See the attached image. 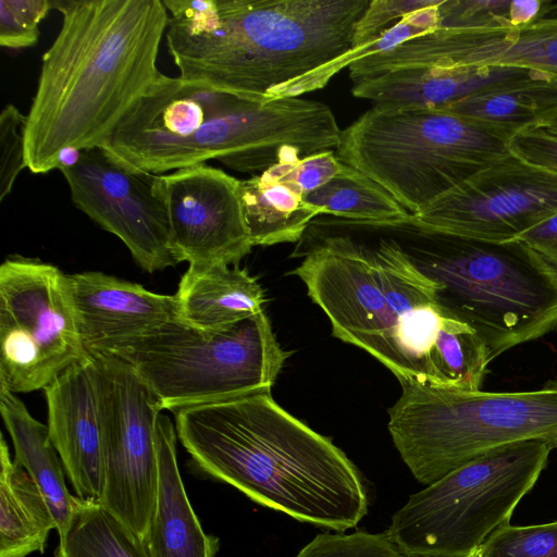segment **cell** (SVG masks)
<instances>
[{"mask_svg":"<svg viewBox=\"0 0 557 557\" xmlns=\"http://www.w3.org/2000/svg\"><path fill=\"white\" fill-rule=\"evenodd\" d=\"M412 226L418 242L404 249L440 285L441 302L476 332L491 361L557 331V270L524 243Z\"/></svg>","mask_w":557,"mask_h":557,"instance_id":"5b68a950","label":"cell"},{"mask_svg":"<svg viewBox=\"0 0 557 557\" xmlns=\"http://www.w3.org/2000/svg\"><path fill=\"white\" fill-rule=\"evenodd\" d=\"M508 139L445 111L372 106L342 131L336 154L413 215L508 154Z\"/></svg>","mask_w":557,"mask_h":557,"instance_id":"52a82bcc","label":"cell"},{"mask_svg":"<svg viewBox=\"0 0 557 557\" xmlns=\"http://www.w3.org/2000/svg\"><path fill=\"white\" fill-rule=\"evenodd\" d=\"M259 121L260 103L162 74L103 148L158 175L208 160L250 174Z\"/></svg>","mask_w":557,"mask_h":557,"instance_id":"9c48e42d","label":"cell"},{"mask_svg":"<svg viewBox=\"0 0 557 557\" xmlns=\"http://www.w3.org/2000/svg\"><path fill=\"white\" fill-rule=\"evenodd\" d=\"M354 168L344 163L333 151H324L296 161L292 166L293 178L304 196L331 180L348 174Z\"/></svg>","mask_w":557,"mask_h":557,"instance_id":"e575fe53","label":"cell"},{"mask_svg":"<svg viewBox=\"0 0 557 557\" xmlns=\"http://www.w3.org/2000/svg\"><path fill=\"white\" fill-rule=\"evenodd\" d=\"M107 356L129 363L161 410L271 389L290 352L276 339L264 310L206 331L172 319Z\"/></svg>","mask_w":557,"mask_h":557,"instance_id":"ba28073f","label":"cell"},{"mask_svg":"<svg viewBox=\"0 0 557 557\" xmlns=\"http://www.w3.org/2000/svg\"><path fill=\"white\" fill-rule=\"evenodd\" d=\"M176 431L160 413L156 438L158 488L143 540L149 557H215L219 540L205 533L186 494L176 459Z\"/></svg>","mask_w":557,"mask_h":557,"instance_id":"ffe728a7","label":"cell"},{"mask_svg":"<svg viewBox=\"0 0 557 557\" xmlns=\"http://www.w3.org/2000/svg\"><path fill=\"white\" fill-rule=\"evenodd\" d=\"M300 159L281 161L272 168L239 180V196L252 246L298 240L311 221L322 214L305 200L292 166Z\"/></svg>","mask_w":557,"mask_h":557,"instance_id":"7402d4cb","label":"cell"},{"mask_svg":"<svg viewBox=\"0 0 557 557\" xmlns=\"http://www.w3.org/2000/svg\"><path fill=\"white\" fill-rule=\"evenodd\" d=\"M557 270V213L517 238Z\"/></svg>","mask_w":557,"mask_h":557,"instance_id":"d590c367","label":"cell"},{"mask_svg":"<svg viewBox=\"0 0 557 557\" xmlns=\"http://www.w3.org/2000/svg\"><path fill=\"white\" fill-rule=\"evenodd\" d=\"M544 1L515 0L509 5V23L513 26L527 25L542 17Z\"/></svg>","mask_w":557,"mask_h":557,"instance_id":"8d00e7d4","label":"cell"},{"mask_svg":"<svg viewBox=\"0 0 557 557\" xmlns=\"http://www.w3.org/2000/svg\"><path fill=\"white\" fill-rule=\"evenodd\" d=\"M53 9L50 0H0V46L24 49L39 39V23Z\"/></svg>","mask_w":557,"mask_h":557,"instance_id":"f546056e","label":"cell"},{"mask_svg":"<svg viewBox=\"0 0 557 557\" xmlns=\"http://www.w3.org/2000/svg\"><path fill=\"white\" fill-rule=\"evenodd\" d=\"M87 357L67 275L36 259L10 257L0 267V386L44 389Z\"/></svg>","mask_w":557,"mask_h":557,"instance_id":"8fae6325","label":"cell"},{"mask_svg":"<svg viewBox=\"0 0 557 557\" xmlns=\"http://www.w3.org/2000/svg\"><path fill=\"white\" fill-rule=\"evenodd\" d=\"M176 319L213 331L263 310L264 290L246 269L226 264H189L177 292Z\"/></svg>","mask_w":557,"mask_h":557,"instance_id":"44dd1931","label":"cell"},{"mask_svg":"<svg viewBox=\"0 0 557 557\" xmlns=\"http://www.w3.org/2000/svg\"><path fill=\"white\" fill-rule=\"evenodd\" d=\"M436 0H370L354 34V49L380 36L404 16L435 3Z\"/></svg>","mask_w":557,"mask_h":557,"instance_id":"d6a6232c","label":"cell"},{"mask_svg":"<svg viewBox=\"0 0 557 557\" xmlns=\"http://www.w3.org/2000/svg\"><path fill=\"white\" fill-rule=\"evenodd\" d=\"M48 431L76 496L99 503L103 491V451L89 356L73 363L45 388Z\"/></svg>","mask_w":557,"mask_h":557,"instance_id":"ac0fdd59","label":"cell"},{"mask_svg":"<svg viewBox=\"0 0 557 557\" xmlns=\"http://www.w3.org/2000/svg\"><path fill=\"white\" fill-rule=\"evenodd\" d=\"M479 557H557V520L532 525L505 524L479 547Z\"/></svg>","mask_w":557,"mask_h":557,"instance_id":"83f0119b","label":"cell"},{"mask_svg":"<svg viewBox=\"0 0 557 557\" xmlns=\"http://www.w3.org/2000/svg\"><path fill=\"white\" fill-rule=\"evenodd\" d=\"M438 111L471 120L509 138L557 120V81L529 78L465 98Z\"/></svg>","mask_w":557,"mask_h":557,"instance_id":"d4e9b609","label":"cell"},{"mask_svg":"<svg viewBox=\"0 0 557 557\" xmlns=\"http://www.w3.org/2000/svg\"><path fill=\"white\" fill-rule=\"evenodd\" d=\"M0 462V557L44 553L55 519L36 483L11 459L3 435Z\"/></svg>","mask_w":557,"mask_h":557,"instance_id":"cb8c5ba5","label":"cell"},{"mask_svg":"<svg viewBox=\"0 0 557 557\" xmlns=\"http://www.w3.org/2000/svg\"><path fill=\"white\" fill-rule=\"evenodd\" d=\"M554 448L527 440L484 453L411 495L388 533L407 556L468 557L509 523Z\"/></svg>","mask_w":557,"mask_h":557,"instance_id":"30bf717a","label":"cell"},{"mask_svg":"<svg viewBox=\"0 0 557 557\" xmlns=\"http://www.w3.org/2000/svg\"><path fill=\"white\" fill-rule=\"evenodd\" d=\"M177 263L237 265L251 248L239 180L201 163L162 175Z\"/></svg>","mask_w":557,"mask_h":557,"instance_id":"2e32d148","label":"cell"},{"mask_svg":"<svg viewBox=\"0 0 557 557\" xmlns=\"http://www.w3.org/2000/svg\"><path fill=\"white\" fill-rule=\"evenodd\" d=\"M26 115L12 103L4 106L0 114V201L12 191L25 163Z\"/></svg>","mask_w":557,"mask_h":557,"instance_id":"4dcf8cb0","label":"cell"},{"mask_svg":"<svg viewBox=\"0 0 557 557\" xmlns=\"http://www.w3.org/2000/svg\"><path fill=\"white\" fill-rule=\"evenodd\" d=\"M508 150L529 164L557 173V120L517 132L508 139Z\"/></svg>","mask_w":557,"mask_h":557,"instance_id":"836d02e7","label":"cell"},{"mask_svg":"<svg viewBox=\"0 0 557 557\" xmlns=\"http://www.w3.org/2000/svg\"><path fill=\"white\" fill-rule=\"evenodd\" d=\"M89 357L103 451L99 504L144 540L158 488L156 425L162 410L129 363L107 355Z\"/></svg>","mask_w":557,"mask_h":557,"instance_id":"7c38bea8","label":"cell"},{"mask_svg":"<svg viewBox=\"0 0 557 557\" xmlns=\"http://www.w3.org/2000/svg\"><path fill=\"white\" fill-rule=\"evenodd\" d=\"M61 28L42 54L25 123V163L58 169L66 149L103 147L162 73L163 0H58Z\"/></svg>","mask_w":557,"mask_h":557,"instance_id":"3957f363","label":"cell"},{"mask_svg":"<svg viewBox=\"0 0 557 557\" xmlns=\"http://www.w3.org/2000/svg\"><path fill=\"white\" fill-rule=\"evenodd\" d=\"M194 466L301 522L346 531L368 512L360 472L332 441L283 409L271 389L177 409Z\"/></svg>","mask_w":557,"mask_h":557,"instance_id":"277c9868","label":"cell"},{"mask_svg":"<svg viewBox=\"0 0 557 557\" xmlns=\"http://www.w3.org/2000/svg\"><path fill=\"white\" fill-rule=\"evenodd\" d=\"M0 412L14 448V460L36 483L55 519L59 541L64 540L82 499L72 496L64 468L48 426L36 420L24 403L0 386Z\"/></svg>","mask_w":557,"mask_h":557,"instance_id":"603a6c76","label":"cell"},{"mask_svg":"<svg viewBox=\"0 0 557 557\" xmlns=\"http://www.w3.org/2000/svg\"><path fill=\"white\" fill-rule=\"evenodd\" d=\"M388 531L317 535L295 557H405Z\"/></svg>","mask_w":557,"mask_h":557,"instance_id":"f1b7e54d","label":"cell"},{"mask_svg":"<svg viewBox=\"0 0 557 557\" xmlns=\"http://www.w3.org/2000/svg\"><path fill=\"white\" fill-rule=\"evenodd\" d=\"M370 0H163L180 77L265 103L323 88Z\"/></svg>","mask_w":557,"mask_h":557,"instance_id":"7a4b0ae2","label":"cell"},{"mask_svg":"<svg viewBox=\"0 0 557 557\" xmlns=\"http://www.w3.org/2000/svg\"><path fill=\"white\" fill-rule=\"evenodd\" d=\"M73 203L119 237L147 272L177 262L170 247V225L162 175L119 160L103 147L81 151L72 166L59 169Z\"/></svg>","mask_w":557,"mask_h":557,"instance_id":"5bb4252c","label":"cell"},{"mask_svg":"<svg viewBox=\"0 0 557 557\" xmlns=\"http://www.w3.org/2000/svg\"><path fill=\"white\" fill-rule=\"evenodd\" d=\"M399 383L401 394L387 410V428L422 484L509 443L542 440L557 448V379L515 392Z\"/></svg>","mask_w":557,"mask_h":557,"instance_id":"8992f818","label":"cell"},{"mask_svg":"<svg viewBox=\"0 0 557 557\" xmlns=\"http://www.w3.org/2000/svg\"><path fill=\"white\" fill-rule=\"evenodd\" d=\"M77 329L87 356L107 355L176 318L174 295L101 272L67 275Z\"/></svg>","mask_w":557,"mask_h":557,"instance_id":"e0dca14e","label":"cell"},{"mask_svg":"<svg viewBox=\"0 0 557 557\" xmlns=\"http://www.w3.org/2000/svg\"><path fill=\"white\" fill-rule=\"evenodd\" d=\"M557 213V173L510 152L422 211L412 225L485 242L516 240Z\"/></svg>","mask_w":557,"mask_h":557,"instance_id":"4fadbf2b","label":"cell"},{"mask_svg":"<svg viewBox=\"0 0 557 557\" xmlns=\"http://www.w3.org/2000/svg\"><path fill=\"white\" fill-rule=\"evenodd\" d=\"M292 273L329 318L333 335L373 356L399 382L453 388L475 372L476 332L441 302L440 285L398 242L368 246L330 236Z\"/></svg>","mask_w":557,"mask_h":557,"instance_id":"6da1fadb","label":"cell"},{"mask_svg":"<svg viewBox=\"0 0 557 557\" xmlns=\"http://www.w3.org/2000/svg\"><path fill=\"white\" fill-rule=\"evenodd\" d=\"M54 557H149L144 541L101 504L83 500Z\"/></svg>","mask_w":557,"mask_h":557,"instance_id":"4316f807","label":"cell"},{"mask_svg":"<svg viewBox=\"0 0 557 557\" xmlns=\"http://www.w3.org/2000/svg\"><path fill=\"white\" fill-rule=\"evenodd\" d=\"M509 0H442L438 27L474 28L509 23Z\"/></svg>","mask_w":557,"mask_h":557,"instance_id":"1f68e13d","label":"cell"},{"mask_svg":"<svg viewBox=\"0 0 557 557\" xmlns=\"http://www.w3.org/2000/svg\"><path fill=\"white\" fill-rule=\"evenodd\" d=\"M517 66L557 81V2L544 1L541 18L474 28H443L366 57L347 69L351 82L406 69Z\"/></svg>","mask_w":557,"mask_h":557,"instance_id":"9a60e30c","label":"cell"},{"mask_svg":"<svg viewBox=\"0 0 557 557\" xmlns=\"http://www.w3.org/2000/svg\"><path fill=\"white\" fill-rule=\"evenodd\" d=\"M529 78H552L517 66L406 69L354 82L355 97L391 110H443L465 98Z\"/></svg>","mask_w":557,"mask_h":557,"instance_id":"d6986e66","label":"cell"},{"mask_svg":"<svg viewBox=\"0 0 557 557\" xmlns=\"http://www.w3.org/2000/svg\"><path fill=\"white\" fill-rule=\"evenodd\" d=\"M305 200L322 214L358 224L395 227L412 218L387 190L355 168L307 194Z\"/></svg>","mask_w":557,"mask_h":557,"instance_id":"484cf974","label":"cell"},{"mask_svg":"<svg viewBox=\"0 0 557 557\" xmlns=\"http://www.w3.org/2000/svg\"><path fill=\"white\" fill-rule=\"evenodd\" d=\"M405 557H420V556H405ZM468 557H479V548L470 554Z\"/></svg>","mask_w":557,"mask_h":557,"instance_id":"74e56055","label":"cell"}]
</instances>
